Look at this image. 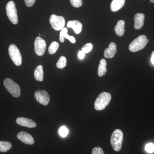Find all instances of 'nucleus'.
<instances>
[{
    "label": "nucleus",
    "instance_id": "nucleus-1",
    "mask_svg": "<svg viewBox=\"0 0 154 154\" xmlns=\"http://www.w3.org/2000/svg\"><path fill=\"white\" fill-rule=\"evenodd\" d=\"M111 99V95L109 93L102 92L96 99L94 104L95 109L99 111L104 110L109 104Z\"/></svg>",
    "mask_w": 154,
    "mask_h": 154
},
{
    "label": "nucleus",
    "instance_id": "nucleus-2",
    "mask_svg": "<svg viewBox=\"0 0 154 154\" xmlns=\"http://www.w3.org/2000/svg\"><path fill=\"white\" fill-rule=\"evenodd\" d=\"M123 140V134L120 129H116L110 138V143L113 150L116 152L120 150Z\"/></svg>",
    "mask_w": 154,
    "mask_h": 154
},
{
    "label": "nucleus",
    "instance_id": "nucleus-3",
    "mask_svg": "<svg viewBox=\"0 0 154 154\" xmlns=\"http://www.w3.org/2000/svg\"><path fill=\"white\" fill-rule=\"evenodd\" d=\"M148 42L146 36L144 35H140L137 37L129 45V50L133 52L141 50L145 47Z\"/></svg>",
    "mask_w": 154,
    "mask_h": 154
},
{
    "label": "nucleus",
    "instance_id": "nucleus-4",
    "mask_svg": "<svg viewBox=\"0 0 154 154\" xmlns=\"http://www.w3.org/2000/svg\"><path fill=\"white\" fill-rule=\"evenodd\" d=\"M4 85L8 92L15 98H18L21 95V89L18 84L10 78L4 80Z\"/></svg>",
    "mask_w": 154,
    "mask_h": 154
},
{
    "label": "nucleus",
    "instance_id": "nucleus-5",
    "mask_svg": "<svg viewBox=\"0 0 154 154\" xmlns=\"http://www.w3.org/2000/svg\"><path fill=\"white\" fill-rule=\"evenodd\" d=\"M6 11L7 16L11 22L14 25L18 24V17L17 8L14 1H10L7 4Z\"/></svg>",
    "mask_w": 154,
    "mask_h": 154
},
{
    "label": "nucleus",
    "instance_id": "nucleus-6",
    "mask_svg": "<svg viewBox=\"0 0 154 154\" xmlns=\"http://www.w3.org/2000/svg\"><path fill=\"white\" fill-rule=\"evenodd\" d=\"M9 55L14 63L17 66L22 65V57L19 49L16 45L11 44L9 46Z\"/></svg>",
    "mask_w": 154,
    "mask_h": 154
},
{
    "label": "nucleus",
    "instance_id": "nucleus-7",
    "mask_svg": "<svg viewBox=\"0 0 154 154\" xmlns=\"http://www.w3.org/2000/svg\"><path fill=\"white\" fill-rule=\"evenodd\" d=\"M50 23L53 28L56 30H62L65 25V20L63 17L53 14L50 18Z\"/></svg>",
    "mask_w": 154,
    "mask_h": 154
},
{
    "label": "nucleus",
    "instance_id": "nucleus-8",
    "mask_svg": "<svg viewBox=\"0 0 154 154\" xmlns=\"http://www.w3.org/2000/svg\"><path fill=\"white\" fill-rule=\"evenodd\" d=\"M34 96L38 103L45 106L48 105L50 101L49 94L45 90L36 91L34 93Z\"/></svg>",
    "mask_w": 154,
    "mask_h": 154
},
{
    "label": "nucleus",
    "instance_id": "nucleus-9",
    "mask_svg": "<svg viewBox=\"0 0 154 154\" xmlns=\"http://www.w3.org/2000/svg\"><path fill=\"white\" fill-rule=\"evenodd\" d=\"M46 47V42L44 39L39 36L36 37L34 42V50L37 55H43L45 52Z\"/></svg>",
    "mask_w": 154,
    "mask_h": 154
},
{
    "label": "nucleus",
    "instance_id": "nucleus-10",
    "mask_svg": "<svg viewBox=\"0 0 154 154\" xmlns=\"http://www.w3.org/2000/svg\"><path fill=\"white\" fill-rule=\"evenodd\" d=\"M18 139L24 143L28 145H33L34 143V139L33 137L28 133L21 131L17 135Z\"/></svg>",
    "mask_w": 154,
    "mask_h": 154
},
{
    "label": "nucleus",
    "instance_id": "nucleus-11",
    "mask_svg": "<svg viewBox=\"0 0 154 154\" xmlns=\"http://www.w3.org/2000/svg\"><path fill=\"white\" fill-rule=\"evenodd\" d=\"M16 122L19 125L29 128H33L36 126V122H34L32 119L25 117H20L17 118Z\"/></svg>",
    "mask_w": 154,
    "mask_h": 154
},
{
    "label": "nucleus",
    "instance_id": "nucleus-12",
    "mask_svg": "<svg viewBox=\"0 0 154 154\" xmlns=\"http://www.w3.org/2000/svg\"><path fill=\"white\" fill-rule=\"evenodd\" d=\"M116 51V44L114 42H111L108 47L105 49L104 51V57L107 58H112L115 56Z\"/></svg>",
    "mask_w": 154,
    "mask_h": 154
},
{
    "label": "nucleus",
    "instance_id": "nucleus-13",
    "mask_svg": "<svg viewBox=\"0 0 154 154\" xmlns=\"http://www.w3.org/2000/svg\"><path fill=\"white\" fill-rule=\"evenodd\" d=\"M144 19V14L141 13H138L135 14L134 17L135 29L139 30L143 27Z\"/></svg>",
    "mask_w": 154,
    "mask_h": 154
},
{
    "label": "nucleus",
    "instance_id": "nucleus-14",
    "mask_svg": "<svg viewBox=\"0 0 154 154\" xmlns=\"http://www.w3.org/2000/svg\"><path fill=\"white\" fill-rule=\"evenodd\" d=\"M67 26L69 28H72L74 30L75 33L79 34L81 33L82 29V25L79 21L77 20L69 21L68 22Z\"/></svg>",
    "mask_w": 154,
    "mask_h": 154
},
{
    "label": "nucleus",
    "instance_id": "nucleus-15",
    "mask_svg": "<svg viewBox=\"0 0 154 154\" xmlns=\"http://www.w3.org/2000/svg\"><path fill=\"white\" fill-rule=\"evenodd\" d=\"M67 33L68 30L66 28H64L62 30H61L60 34V41L61 42H63L65 41V38L69 39L72 43H75L76 39L75 37L74 36L68 35Z\"/></svg>",
    "mask_w": 154,
    "mask_h": 154
},
{
    "label": "nucleus",
    "instance_id": "nucleus-16",
    "mask_svg": "<svg viewBox=\"0 0 154 154\" xmlns=\"http://www.w3.org/2000/svg\"><path fill=\"white\" fill-rule=\"evenodd\" d=\"M125 0H113L110 4V10L112 12H116L124 5Z\"/></svg>",
    "mask_w": 154,
    "mask_h": 154
},
{
    "label": "nucleus",
    "instance_id": "nucleus-17",
    "mask_svg": "<svg viewBox=\"0 0 154 154\" xmlns=\"http://www.w3.org/2000/svg\"><path fill=\"white\" fill-rule=\"evenodd\" d=\"M125 24V22L123 20H119L117 22V24L114 28V31L117 36H122L124 35Z\"/></svg>",
    "mask_w": 154,
    "mask_h": 154
},
{
    "label": "nucleus",
    "instance_id": "nucleus-18",
    "mask_svg": "<svg viewBox=\"0 0 154 154\" xmlns=\"http://www.w3.org/2000/svg\"><path fill=\"white\" fill-rule=\"evenodd\" d=\"M34 76L35 79L38 82H42L44 77L43 66L38 65L36 67L34 72Z\"/></svg>",
    "mask_w": 154,
    "mask_h": 154
},
{
    "label": "nucleus",
    "instance_id": "nucleus-19",
    "mask_svg": "<svg viewBox=\"0 0 154 154\" xmlns=\"http://www.w3.org/2000/svg\"><path fill=\"white\" fill-rule=\"evenodd\" d=\"M107 62L104 59H102L100 61L98 69V74L99 77H102L107 72Z\"/></svg>",
    "mask_w": 154,
    "mask_h": 154
},
{
    "label": "nucleus",
    "instance_id": "nucleus-20",
    "mask_svg": "<svg viewBox=\"0 0 154 154\" xmlns=\"http://www.w3.org/2000/svg\"><path fill=\"white\" fill-rule=\"evenodd\" d=\"M12 147V144L9 142L0 141V152H5Z\"/></svg>",
    "mask_w": 154,
    "mask_h": 154
},
{
    "label": "nucleus",
    "instance_id": "nucleus-21",
    "mask_svg": "<svg viewBox=\"0 0 154 154\" xmlns=\"http://www.w3.org/2000/svg\"><path fill=\"white\" fill-rule=\"evenodd\" d=\"M59 47V44L57 42L54 41L51 44L48 48V53L49 54H55Z\"/></svg>",
    "mask_w": 154,
    "mask_h": 154
},
{
    "label": "nucleus",
    "instance_id": "nucleus-22",
    "mask_svg": "<svg viewBox=\"0 0 154 154\" xmlns=\"http://www.w3.org/2000/svg\"><path fill=\"white\" fill-rule=\"evenodd\" d=\"M67 60L66 57L64 56H61L60 57L56 63V66L58 68L63 69L66 66Z\"/></svg>",
    "mask_w": 154,
    "mask_h": 154
},
{
    "label": "nucleus",
    "instance_id": "nucleus-23",
    "mask_svg": "<svg viewBox=\"0 0 154 154\" xmlns=\"http://www.w3.org/2000/svg\"><path fill=\"white\" fill-rule=\"evenodd\" d=\"M93 47V45L92 43H87L83 46L82 48V51H83L85 54L88 53L92 50Z\"/></svg>",
    "mask_w": 154,
    "mask_h": 154
},
{
    "label": "nucleus",
    "instance_id": "nucleus-24",
    "mask_svg": "<svg viewBox=\"0 0 154 154\" xmlns=\"http://www.w3.org/2000/svg\"><path fill=\"white\" fill-rule=\"evenodd\" d=\"M68 132V129L65 126L61 127L59 130L60 135L63 137L66 136Z\"/></svg>",
    "mask_w": 154,
    "mask_h": 154
},
{
    "label": "nucleus",
    "instance_id": "nucleus-25",
    "mask_svg": "<svg viewBox=\"0 0 154 154\" xmlns=\"http://www.w3.org/2000/svg\"><path fill=\"white\" fill-rule=\"evenodd\" d=\"M72 6L76 8L81 7L82 5L83 2L82 0H69Z\"/></svg>",
    "mask_w": 154,
    "mask_h": 154
},
{
    "label": "nucleus",
    "instance_id": "nucleus-26",
    "mask_svg": "<svg viewBox=\"0 0 154 154\" xmlns=\"http://www.w3.org/2000/svg\"><path fill=\"white\" fill-rule=\"evenodd\" d=\"M146 151L149 153H152L154 152V144L152 143L147 144L145 147Z\"/></svg>",
    "mask_w": 154,
    "mask_h": 154
},
{
    "label": "nucleus",
    "instance_id": "nucleus-27",
    "mask_svg": "<svg viewBox=\"0 0 154 154\" xmlns=\"http://www.w3.org/2000/svg\"><path fill=\"white\" fill-rule=\"evenodd\" d=\"M92 154H105L102 148L96 147L92 150Z\"/></svg>",
    "mask_w": 154,
    "mask_h": 154
},
{
    "label": "nucleus",
    "instance_id": "nucleus-28",
    "mask_svg": "<svg viewBox=\"0 0 154 154\" xmlns=\"http://www.w3.org/2000/svg\"><path fill=\"white\" fill-rule=\"evenodd\" d=\"M36 0H25V4L28 7H31L34 5Z\"/></svg>",
    "mask_w": 154,
    "mask_h": 154
},
{
    "label": "nucleus",
    "instance_id": "nucleus-29",
    "mask_svg": "<svg viewBox=\"0 0 154 154\" xmlns=\"http://www.w3.org/2000/svg\"><path fill=\"white\" fill-rule=\"evenodd\" d=\"M85 53L82 51H79V53H78V57H79V58L81 60H82L85 57Z\"/></svg>",
    "mask_w": 154,
    "mask_h": 154
},
{
    "label": "nucleus",
    "instance_id": "nucleus-30",
    "mask_svg": "<svg viewBox=\"0 0 154 154\" xmlns=\"http://www.w3.org/2000/svg\"><path fill=\"white\" fill-rule=\"evenodd\" d=\"M151 61V63H152V64L154 65V51H153L152 53Z\"/></svg>",
    "mask_w": 154,
    "mask_h": 154
},
{
    "label": "nucleus",
    "instance_id": "nucleus-31",
    "mask_svg": "<svg viewBox=\"0 0 154 154\" xmlns=\"http://www.w3.org/2000/svg\"><path fill=\"white\" fill-rule=\"evenodd\" d=\"M150 2L152 3H154V0H150Z\"/></svg>",
    "mask_w": 154,
    "mask_h": 154
}]
</instances>
